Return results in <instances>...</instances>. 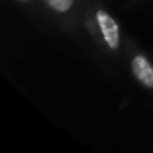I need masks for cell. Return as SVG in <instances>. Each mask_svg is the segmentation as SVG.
Returning <instances> with one entry per match:
<instances>
[{"instance_id":"6da1fadb","label":"cell","mask_w":153,"mask_h":153,"mask_svg":"<svg viewBox=\"0 0 153 153\" xmlns=\"http://www.w3.org/2000/svg\"><path fill=\"white\" fill-rule=\"evenodd\" d=\"M95 21L98 24V29L101 32V36L108 47V50L116 51L120 47V27L116 21V18L107 12L105 9L99 8L95 12Z\"/></svg>"},{"instance_id":"7a4b0ae2","label":"cell","mask_w":153,"mask_h":153,"mask_svg":"<svg viewBox=\"0 0 153 153\" xmlns=\"http://www.w3.org/2000/svg\"><path fill=\"white\" fill-rule=\"evenodd\" d=\"M131 71L137 81L147 89H153V65L143 54H135L131 60Z\"/></svg>"},{"instance_id":"3957f363","label":"cell","mask_w":153,"mask_h":153,"mask_svg":"<svg viewBox=\"0 0 153 153\" xmlns=\"http://www.w3.org/2000/svg\"><path fill=\"white\" fill-rule=\"evenodd\" d=\"M45 5L57 14H66L72 9L75 0H44Z\"/></svg>"},{"instance_id":"277c9868","label":"cell","mask_w":153,"mask_h":153,"mask_svg":"<svg viewBox=\"0 0 153 153\" xmlns=\"http://www.w3.org/2000/svg\"><path fill=\"white\" fill-rule=\"evenodd\" d=\"M21 3H29V2H32V0H20Z\"/></svg>"}]
</instances>
